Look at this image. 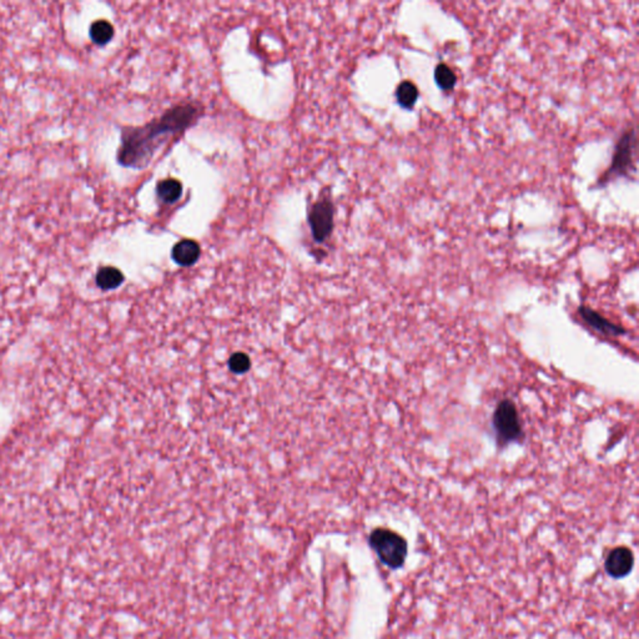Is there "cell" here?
<instances>
[{"instance_id": "1", "label": "cell", "mask_w": 639, "mask_h": 639, "mask_svg": "<svg viewBox=\"0 0 639 639\" xmlns=\"http://www.w3.org/2000/svg\"><path fill=\"white\" fill-rule=\"evenodd\" d=\"M200 115L202 110L194 104H180L148 124L124 128L116 155L119 164L135 170L145 169L166 142L188 130Z\"/></svg>"}, {"instance_id": "2", "label": "cell", "mask_w": 639, "mask_h": 639, "mask_svg": "<svg viewBox=\"0 0 639 639\" xmlns=\"http://www.w3.org/2000/svg\"><path fill=\"white\" fill-rule=\"evenodd\" d=\"M368 543L377 555L379 561L391 569H401L407 558L409 546L401 534L387 528L373 529Z\"/></svg>"}, {"instance_id": "3", "label": "cell", "mask_w": 639, "mask_h": 639, "mask_svg": "<svg viewBox=\"0 0 639 639\" xmlns=\"http://www.w3.org/2000/svg\"><path fill=\"white\" fill-rule=\"evenodd\" d=\"M636 153L637 135L634 128H629L618 139L610 166L598 178V185L604 186L616 178L629 176L636 170Z\"/></svg>"}, {"instance_id": "4", "label": "cell", "mask_w": 639, "mask_h": 639, "mask_svg": "<svg viewBox=\"0 0 639 639\" xmlns=\"http://www.w3.org/2000/svg\"><path fill=\"white\" fill-rule=\"evenodd\" d=\"M492 428L498 446L504 447L513 442H520L525 437L521 417L515 403L503 398L497 403L492 414Z\"/></svg>"}, {"instance_id": "5", "label": "cell", "mask_w": 639, "mask_h": 639, "mask_svg": "<svg viewBox=\"0 0 639 639\" xmlns=\"http://www.w3.org/2000/svg\"><path fill=\"white\" fill-rule=\"evenodd\" d=\"M333 204L330 199H321L315 202L308 213V225L311 234L317 243H324L333 230Z\"/></svg>"}, {"instance_id": "6", "label": "cell", "mask_w": 639, "mask_h": 639, "mask_svg": "<svg viewBox=\"0 0 639 639\" xmlns=\"http://www.w3.org/2000/svg\"><path fill=\"white\" fill-rule=\"evenodd\" d=\"M578 316H580L582 321L586 324L587 326H589L592 329L593 331L597 332L599 335L602 336H607V338H618V336H622L626 333V329L622 327L621 325H617L615 322H612L610 320L604 317L603 315L599 314L597 311H594L593 308H588V306H580L578 308Z\"/></svg>"}, {"instance_id": "7", "label": "cell", "mask_w": 639, "mask_h": 639, "mask_svg": "<svg viewBox=\"0 0 639 639\" xmlns=\"http://www.w3.org/2000/svg\"><path fill=\"white\" fill-rule=\"evenodd\" d=\"M634 566L633 552L627 547H616L610 550L604 562V569L612 578L621 580L627 577Z\"/></svg>"}, {"instance_id": "8", "label": "cell", "mask_w": 639, "mask_h": 639, "mask_svg": "<svg viewBox=\"0 0 639 639\" xmlns=\"http://www.w3.org/2000/svg\"><path fill=\"white\" fill-rule=\"evenodd\" d=\"M202 254V250L199 243L185 239L179 241L174 248H172V260L175 261L178 265L181 266H191L194 265L196 261L199 260Z\"/></svg>"}, {"instance_id": "9", "label": "cell", "mask_w": 639, "mask_h": 639, "mask_svg": "<svg viewBox=\"0 0 639 639\" xmlns=\"http://www.w3.org/2000/svg\"><path fill=\"white\" fill-rule=\"evenodd\" d=\"M156 193L161 202L175 204L183 195V183L176 179H166L158 183Z\"/></svg>"}, {"instance_id": "10", "label": "cell", "mask_w": 639, "mask_h": 639, "mask_svg": "<svg viewBox=\"0 0 639 639\" xmlns=\"http://www.w3.org/2000/svg\"><path fill=\"white\" fill-rule=\"evenodd\" d=\"M124 281L123 273L115 267L107 266L100 269L96 273V284L103 290H113Z\"/></svg>"}, {"instance_id": "11", "label": "cell", "mask_w": 639, "mask_h": 639, "mask_svg": "<svg viewBox=\"0 0 639 639\" xmlns=\"http://www.w3.org/2000/svg\"><path fill=\"white\" fill-rule=\"evenodd\" d=\"M114 27L107 20H96L90 25V39L96 45H107L113 39Z\"/></svg>"}, {"instance_id": "12", "label": "cell", "mask_w": 639, "mask_h": 639, "mask_svg": "<svg viewBox=\"0 0 639 639\" xmlns=\"http://www.w3.org/2000/svg\"><path fill=\"white\" fill-rule=\"evenodd\" d=\"M419 89L416 84L412 83L411 80H403V83L398 84L396 89V99L398 104L406 109L414 107V104L419 99Z\"/></svg>"}, {"instance_id": "13", "label": "cell", "mask_w": 639, "mask_h": 639, "mask_svg": "<svg viewBox=\"0 0 639 639\" xmlns=\"http://www.w3.org/2000/svg\"><path fill=\"white\" fill-rule=\"evenodd\" d=\"M433 77H435V80H436V84H437L438 87L444 90V91H450V90L453 89L457 83L456 73L444 63H439L435 68Z\"/></svg>"}, {"instance_id": "14", "label": "cell", "mask_w": 639, "mask_h": 639, "mask_svg": "<svg viewBox=\"0 0 639 639\" xmlns=\"http://www.w3.org/2000/svg\"><path fill=\"white\" fill-rule=\"evenodd\" d=\"M249 365L250 361L248 356L243 355V354H236V355L231 357L230 367L232 368V371H235V373H243L245 370L249 368Z\"/></svg>"}]
</instances>
